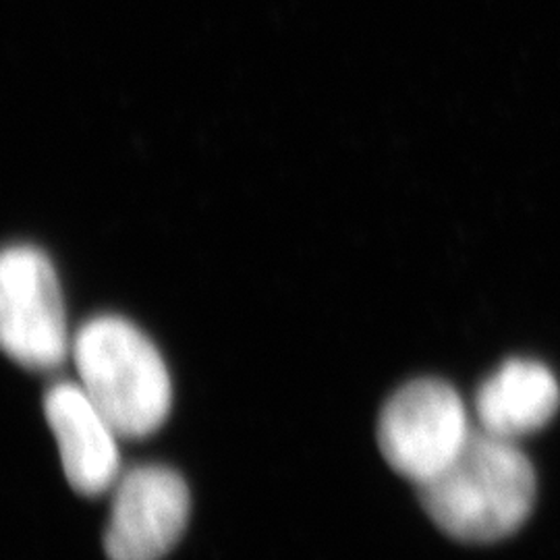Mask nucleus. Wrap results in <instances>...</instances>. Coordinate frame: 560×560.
I'll return each mask as SVG.
<instances>
[{
    "label": "nucleus",
    "instance_id": "nucleus-1",
    "mask_svg": "<svg viewBox=\"0 0 560 560\" xmlns=\"http://www.w3.org/2000/svg\"><path fill=\"white\" fill-rule=\"evenodd\" d=\"M418 488L423 511L446 536L488 544L509 538L527 521L536 474L517 441L476 425L459 457Z\"/></svg>",
    "mask_w": 560,
    "mask_h": 560
},
{
    "label": "nucleus",
    "instance_id": "nucleus-2",
    "mask_svg": "<svg viewBox=\"0 0 560 560\" xmlns=\"http://www.w3.org/2000/svg\"><path fill=\"white\" fill-rule=\"evenodd\" d=\"M71 360L88 397L122 439L159 432L173 409V381L159 347L133 322L102 314L73 335Z\"/></svg>",
    "mask_w": 560,
    "mask_h": 560
},
{
    "label": "nucleus",
    "instance_id": "nucleus-3",
    "mask_svg": "<svg viewBox=\"0 0 560 560\" xmlns=\"http://www.w3.org/2000/svg\"><path fill=\"white\" fill-rule=\"evenodd\" d=\"M474 430L465 402L448 382L418 378L384 402L376 439L393 471L421 486L459 457Z\"/></svg>",
    "mask_w": 560,
    "mask_h": 560
},
{
    "label": "nucleus",
    "instance_id": "nucleus-4",
    "mask_svg": "<svg viewBox=\"0 0 560 560\" xmlns=\"http://www.w3.org/2000/svg\"><path fill=\"white\" fill-rule=\"evenodd\" d=\"M0 342L30 372L59 370L71 358L65 301L48 256L34 245H13L0 261Z\"/></svg>",
    "mask_w": 560,
    "mask_h": 560
},
{
    "label": "nucleus",
    "instance_id": "nucleus-5",
    "mask_svg": "<svg viewBox=\"0 0 560 560\" xmlns=\"http://www.w3.org/2000/svg\"><path fill=\"white\" fill-rule=\"evenodd\" d=\"M110 494L108 560H161L177 546L191 513L189 486L179 471L161 463L136 465L120 474Z\"/></svg>",
    "mask_w": 560,
    "mask_h": 560
},
{
    "label": "nucleus",
    "instance_id": "nucleus-6",
    "mask_svg": "<svg viewBox=\"0 0 560 560\" xmlns=\"http://www.w3.org/2000/svg\"><path fill=\"white\" fill-rule=\"evenodd\" d=\"M44 416L59 446L65 478L83 497L110 492L122 474L117 428L80 382L59 381L44 395Z\"/></svg>",
    "mask_w": 560,
    "mask_h": 560
},
{
    "label": "nucleus",
    "instance_id": "nucleus-7",
    "mask_svg": "<svg viewBox=\"0 0 560 560\" xmlns=\"http://www.w3.org/2000/svg\"><path fill=\"white\" fill-rule=\"evenodd\" d=\"M560 407V386L540 361L511 360L483 382L476 395L478 428L520 441L546 428Z\"/></svg>",
    "mask_w": 560,
    "mask_h": 560
}]
</instances>
